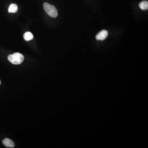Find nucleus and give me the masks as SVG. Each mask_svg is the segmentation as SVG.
<instances>
[{
  "label": "nucleus",
  "mask_w": 148,
  "mask_h": 148,
  "mask_svg": "<svg viewBox=\"0 0 148 148\" xmlns=\"http://www.w3.org/2000/svg\"><path fill=\"white\" fill-rule=\"evenodd\" d=\"M3 143L4 146L7 147L13 148L15 146V144L13 141L8 138H6L4 139L3 141Z\"/></svg>",
  "instance_id": "obj_4"
},
{
  "label": "nucleus",
  "mask_w": 148,
  "mask_h": 148,
  "mask_svg": "<svg viewBox=\"0 0 148 148\" xmlns=\"http://www.w3.org/2000/svg\"><path fill=\"white\" fill-rule=\"evenodd\" d=\"M43 6L44 10L49 15L54 18L57 17L58 12L57 8L54 6L48 3H44Z\"/></svg>",
  "instance_id": "obj_2"
},
{
  "label": "nucleus",
  "mask_w": 148,
  "mask_h": 148,
  "mask_svg": "<svg viewBox=\"0 0 148 148\" xmlns=\"http://www.w3.org/2000/svg\"><path fill=\"white\" fill-rule=\"evenodd\" d=\"M108 33L107 31L103 30L97 33L96 35V38L98 40H104L107 38Z\"/></svg>",
  "instance_id": "obj_3"
},
{
  "label": "nucleus",
  "mask_w": 148,
  "mask_h": 148,
  "mask_svg": "<svg viewBox=\"0 0 148 148\" xmlns=\"http://www.w3.org/2000/svg\"><path fill=\"white\" fill-rule=\"evenodd\" d=\"M18 6L16 4H12L9 6L8 12L9 13H16L18 10Z\"/></svg>",
  "instance_id": "obj_5"
},
{
  "label": "nucleus",
  "mask_w": 148,
  "mask_h": 148,
  "mask_svg": "<svg viewBox=\"0 0 148 148\" xmlns=\"http://www.w3.org/2000/svg\"><path fill=\"white\" fill-rule=\"evenodd\" d=\"M24 57L22 54L19 53H15L10 54L8 57L9 61L14 65H19L23 62Z\"/></svg>",
  "instance_id": "obj_1"
},
{
  "label": "nucleus",
  "mask_w": 148,
  "mask_h": 148,
  "mask_svg": "<svg viewBox=\"0 0 148 148\" xmlns=\"http://www.w3.org/2000/svg\"><path fill=\"white\" fill-rule=\"evenodd\" d=\"M23 38L26 41H30L33 38V35L31 32H27L23 35Z\"/></svg>",
  "instance_id": "obj_6"
},
{
  "label": "nucleus",
  "mask_w": 148,
  "mask_h": 148,
  "mask_svg": "<svg viewBox=\"0 0 148 148\" xmlns=\"http://www.w3.org/2000/svg\"><path fill=\"white\" fill-rule=\"evenodd\" d=\"M0 84H1V81H0Z\"/></svg>",
  "instance_id": "obj_8"
},
{
  "label": "nucleus",
  "mask_w": 148,
  "mask_h": 148,
  "mask_svg": "<svg viewBox=\"0 0 148 148\" xmlns=\"http://www.w3.org/2000/svg\"><path fill=\"white\" fill-rule=\"evenodd\" d=\"M139 7L142 10H146L148 8V1H141L139 3Z\"/></svg>",
  "instance_id": "obj_7"
}]
</instances>
